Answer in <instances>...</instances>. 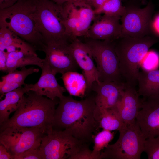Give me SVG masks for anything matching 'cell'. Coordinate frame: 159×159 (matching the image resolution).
<instances>
[{
	"label": "cell",
	"mask_w": 159,
	"mask_h": 159,
	"mask_svg": "<svg viewBox=\"0 0 159 159\" xmlns=\"http://www.w3.org/2000/svg\"><path fill=\"white\" fill-rule=\"evenodd\" d=\"M95 95L78 100L71 95L59 98L55 111L53 129L66 130L73 136L90 144L100 129L95 117Z\"/></svg>",
	"instance_id": "obj_1"
},
{
	"label": "cell",
	"mask_w": 159,
	"mask_h": 159,
	"mask_svg": "<svg viewBox=\"0 0 159 159\" xmlns=\"http://www.w3.org/2000/svg\"><path fill=\"white\" fill-rule=\"evenodd\" d=\"M25 94L26 95H23L13 115L0 125V131L6 129L36 127L46 134L53 128L56 106L59 101L32 91Z\"/></svg>",
	"instance_id": "obj_2"
},
{
	"label": "cell",
	"mask_w": 159,
	"mask_h": 159,
	"mask_svg": "<svg viewBox=\"0 0 159 159\" xmlns=\"http://www.w3.org/2000/svg\"><path fill=\"white\" fill-rule=\"evenodd\" d=\"M36 0H19L0 10V26H4L24 40L36 50L43 51L46 45L32 16Z\"/></svg>",
	"instance_id": "obj_3"
},
{
	"label": "cell",
	"mask_w": 159,
	"mask_h": 159,
	"mask_svg": "<svg viewBox=\"0 0 159 159\" xmlns=\"http://www.w3.org/2000/svg\"><path fill=\"white\" fill-rule=\"evenodd\" d=\"M159 42L150 35L142 37L121 36L115 40L120 73L126 85L136 87L143 59L150 48Z\"/></svg>",
	"instance_id": "obj_4"
},
{
	"label": "cell",
	"mask_w": 159,
	"mask_h": 159,
	"mask_svg": "<svg viewBox=\"0 0 159 159\" xmlns=\"http://www.w3.org/2000/svg\"><path fill=\"white\" fill-rule=\"evenodd\" d=\"M89 145L66 130L53 128L42 137L39 150L42 159H84L91 151Z\"/></svg>",
	"instance_id": "obj_5"
},
{
	"label": "cell",
	"mask_w": 159,
	"mask_h": 159,
	"mask_svg": "<svg viewBox=\"0 0 159 159\" xmlns=\"http://www.w3.org/2000/svg\"><path fill=\"white\" fill-rule=\"evenodd\" d=\"M35 4L33 17L46 44L54 40H72L65 25L63 4L50 0H36Z\"/></svg>",
	"instance_id": "obj_6"
},
{
	"label": "cell",
	"mask_w": 159,
	"mask_h": 159,
	"mask_svg": "<svg viewBox=\"0 0 159 159\" xmlns=\"http://www.w3.org/2000/svg\"><path fill=\"white\" fill-rule=\"evenodd\" d=\"M118 140L102 152L100 159H139L146 139L135 121L125 124L119 131Z\"/></svg>",
	"instance_id": "obj_7"
},
{
	"label": "cell",
	"mask_w": 159,
	"mask_h": 159,
	"mask_svg": "<svg viewBox=\"0 0 159 159\" xmlns=\"http://www.w3.org/2000/svg\"><path fill=\"white\" fill-rule=\"evenodd\" d=\"M82 37L96 63L100 82H125L120 73L119 59L115 49V40Z\"/></svg>",
	"instance_id": "obj_8"
},
{
	"label": "cell",
	"mask_w": 159,
	"mask_h": 159,
	"mask_svg": "<svg viewBox=\"0 0 159 159\" xmlns=\"http://www.w3.org/2000/svg\"><path fill=\"white\" fill-rule=\"evenodd\" d=\"M64 24L72 39L86 37L95 16L94 9L80 0H70L63 4Z\"/></svg>",
	"instance_id": "obj_9"
},
{
	"label": "cell",
	"mask_w": 159,
	"mask_h": 159,
	"mask_svg": "<svg viewBox=\"0 0 159 159\" xmlns=\"http://www.w3.org/2000/svg\"><path fill=\"white\" fill-rule=\"evenodd\" d=\"M70 42L66 39H59L46 43L43 51L45 54L44 59L55 75L69 71L77 72L79 67L73 56Z\"/></svg>",
	"instance_id": "obj_10"
},
{
	"label": "cell",
	"mask_w": 159,
	"mask_h": 159,
	"mask_svg": "<svg viewBox=\"0 0 159 159\" xmlns=\"http://www.w3.org/2000/svg\"><path fill=\"white\" fill-rule=\"evenodd\" d=\"M154 7L150 1L145 7L127 8L121 17L122 36L142 37L150 35Z\"/></svg>",
	"instance_id": "obj_11"
},
{
	"label": "cell",
	"mask_w": 159,
	"mask_h": 159,
	"mask_svg": "<svg viewBox=\"0 0 159 159\" xmlns=\"http://www.w3.org/2000/svg\"><path fill=\"white\" fill-rule=\"evenodd\" d=\"M141 100L136 122L146 139L159 136V94Z\"/></svg>",
	"instance_id": "obj_12"
},
{
	"label": "cell",
	"mask_w": 159,
	"mask_h": 159,
	"mask_svg": "<svg viewBox=\"0 0 159 159\" xmlns=\"http://www.w3.org/2000/svg\"><path fill=\"white\" fill-rule=\"evenodd\" d=\"M70 46L76 62L82 70L87 83L86 94H88L91 91L93 83L100 82L94 59L87 45L79 38L73 39L70 42Z\"/></svg>",
	"instance_id": "obj_13"
},
{
	"label": "cell",
	"mask_w": 159,
	"mask_h": 159,
	"mask_svg": "<svg viewBox=\"0 0 159 159\" xmlns=\"http://www.w3.org/2000/svg\"><path fill=\"white\" fill-rule=\"evenodd\" d=\"M126 86V83L122 82H94L91 91L96 93V106L106 109L116 108L122 100Z\"/></svg>",
	"instance_id": "obj_14"
},
{
	"label": "cell",
	"mask_w": 159,
	"mask_h": 159,
	"mask_svg": "<svg viewBox=\"0 0 159 159\" xmlns=\"http://www.w3.org/2000/svg\"><path fill=\"white\" fill-rule=\"evenodd\" d=\"M121 18L105 14L95 15L86 37L101 40H116L122 36Z\"/></svg>",
	"instance_id": "obj_15"
},
{
	"label": "cell",
	"mask_w": 159,
	"mask_h": 159,
	"mask_svg": "<svg viewBox=\"0 0 159 159\" xmlns=\"http://www.w3.org/2000/svg\"><path fill=\"white\" fill-rule=\"evenodd\" d=\"M38 81L34 84H25L24 87L27 92L32 91L37 94L52 100L61 98L66 91L65 87L59 85L50 67L44 59V64Z\"/></svg>",
	"instance_id": "obj_16"
},
{
	"label": "cell",
	"mask_w": 159,
	"mask_h": 159,
	"mask_svg": "<svg viewBox=\"0 0 159 159\" xmlns=\"http://www.w3.org/2000/svg\"><path fill=\"white\" fill-rule=\"evenodd\" d=\"M135 87L126 85L122 100L117 108L125 124L134 122L141 108V100Z\"/></svg>",
	"instance_id": "obj_17"
},
{
	"label": "cell",
	"mask_w": 159,
	"mask_h": 159,
	"mask_svg": "<svg viewBox=\"0 0 159 159\" xmlns=\"http://www.w3.org/2000/svg\"><path fill=\"white\" fill-rule=\"evenodd\" d=\"M45 134L43 130L38 127L26 128L16 144L8 150L12 159L27 150L39 148Z\"/></svg>",
	"instance_id": "obj_18"
},
{
	"label": "cell",
	"mask_w": 159,
	"mask_h": 159,
	"mask_svg": "<svg viewBox=\"0 0 159 159\" xmlns=\"http://www.w3.org/2000/svg\"><path fill=\"white\" fill-rule=\"evenodd\" d=\"M39 71L38 68L34 67L28 68L25 67L20 70H16L2 77L0 82V98L5 93L22 87L27 76Z\"/></svg>",
	"instance_id": "obj_19"
},
{
	"label": "cell",
	"mask_w": 159,
	"mask_h": 159,
	"mask_svg": "<svg viewBox=\"0 0 159 159\" xmlns=\"http://www.w3.org/2000/svg\"><path fill=\"white\" fill-rule=\"evenodd\" d=\"M44 59L34 54L23 51H16L7 54V73L29 65H36L41 69L44 64Z\"/></svg>",
	"instance_id": "obj_20"
},
{
	"label": "cell",
	"mask_w": 159,
	"mask_h": 159,
	"mask_svg": "<svg viewBox=\"0 0 159 159\" xmlns=\"http://www.w3.org/2000/svg\"><path fill=\"white\" fill-rule=\"evenodd\" d=\"M95 114L99 128L119 131L125 125L116 109L104 108L96 106Z\"/></svg>",
	"instance_id": "obj_21"
},
{
	"label": "cell",
	"mask_w": 159,
	"mask_h": 159,
	"mask_svg": "<svg viewBox=\"0 0 159 159\" xmlns=\"http://www.w3.org/2000/svg\"><path fill=\"white\" fill-rule=\"evenodd\" d=\"M137 81L140 96L146 97L159 94V70L140 71Z\"/></svg>",
	"instance_id": "obj_22"
},
{
	"label": "cell",
	"mask_w": 159,
	"mask_h": 159,
	"mask_svg": "<svg viewBox=\"0 0 159 159\" xmlns=\"http://www.w3.org/2000/svg\"><path fill=\"white\" fill-rule=\"evenodd\" d=\"M26 92L24 87H22L3 95L4 98L0 101V125L7 121L9 118L10 115L17 110Z\"/></svg>",
	"instance_id": "obj_23"
},
{
	"label": "cell",
	"mask_w": 159,
	"mask_h": 159,
	"mask_svg": "<svg viewBox=\"0 0 159 159\" xmlns=\"http://www.w3.org/2000/svg\"><path fill=\"white\" fill-rule=\"evenodd\" d=\"M64 87L70 95L83 98L86 94L87 83L83 74L69 71L62 74Z\"/></svg>",
	"instance_id": "obj_24"
},
{
	"label": "cell",
	"mask_w": 159,
	"mask_h": 159,
	"mask_svg": "<svg viewBox=\"0 0 159 159\" xmlns=\"http://www.w3.org/2000/svg\"><path fill=\"white\" fill-rule=\"evenodd\" d=\"M9 46L17 51L37 54L35 49L27 42L6 28L0 26V50L4 51Z\"/></svg>",
	"instance_id": "obj_25"
},
{
	"label": "cell",
	"mask_w": 159,
	"mask_h": 159,
	"mask_svg": "<svg viewBox=\"0 0 159 159\" xmlns=\"http://www.w3.org/2000/svg\"><path fill=\"white\" fill-rule=\"evenodd\" d=\"M114 136V132L104 129L94 135V145L92 150L93 159H100L102 152L109 144V143L113 139Z\"/></svg>",
	"instance_id": "obj_26"
},
{
	"label": "cell",
	"mask_w": 159,
	"mask_h": 159,
	"mask_svg": "<svg viewBox=\"0 0 159 159\" xmlns=\"http://www.w3.org/2000/svg\"><path fill=\"white\" fill-rule=\"evenodd\" d=\"M126 8L122 6V0H109L94 11L95 15L104 14L121 17L126 12Z\"/></svg>",
	"instance_id": "obj_27"
},
{
	"label": "cell",
	"mask_w": 159,
	"mask_h": 159,
	"mask_svg": "<svg viewBox=\"0 0 159 159\" xmlns=\"http://www.w3.org/2000/svg\"><path fill=\"white\" fill-rule=\"evenodd\" d=\"M140 67L145 71L157 69L159 67L158 54L154 51H148L143 59Z\"/></svg>",
	"instance_id": "obj_28"
},
{
	"label": "cell",
	"mask_w": 159,
	"mask_h": 159,
	"mask_svg": "<svg viewBox=\"0 0 159 159\" xmlns=\"http://www.w3.org/2000/svg\"><path fill=\"white\" fill-rule=\"evenodd\" d=\"M144 151L148 159H159V136L146 138L145 141Z\"/></svg>",
	"instance_id": "obj_29"
},
{
	"label": "cell",
	"mask_w": 159,
	"mask_h": 159,
	"mask_svg": "<svg viewBox=\"0 0 159 159\" xmlns=\"http://www.w3.org/2000/svg\"><path fill=\"white\" fill-rule=\"evenodd\" d=\"M14 159H42L39 148L30 149L14 157Z\"/></svg>",
	"instance_id": "obj_30"
},
{
	"label": "cell",
	"mask_w": 159,
	"mask_h": 159,
	"mask_svg": "<svg viewBox=\"0 0 159 159\" xmlns=\"http://www.w3.org/2000/svg\"><path fill=\"white\" fill-rule=\"evenodd\" d=\"M7 54L4 51L0 50V70L7 72L6 62Z\"/></svg>",
	"instance_id": "obj_31"
},
{
	"label": "cell",
	"mask_w": 159,
	"mask_h": 159,
	"mask_svg": "<svg viewBox=\"0 0 159 159\" xmlns=\"http://www.w3.org/2000/svg\"><path fill=\"white\" fill-rule=\"evenodd\" d=\"M19 0H0V10L9 7Z\"/></svg>",
	"instance_id": "obj_32"
},
{
	"label": "cell",
	"mask_w": 159,
	"mask_h": 159,
	"mask_svg": "<svg viewBox=\"0 0 159 159\" xmlns=\"http://www.w3.org/2000/svg\"><path fill=\"white\" fill-rule=\"evenodd\" d=\"M12 159L10 153L3 145H0V159Z\"/></svg>",
	"instance_id": "obj_33"
},
{
	"label": "cell",
	"mask_w": 159,
	"mask_h": 159,
	"mask_svg": "<svg viewBox=\"0 0 159 159\" xmlns=\"http://www.w3.org/2000/svg\"><path fill=\"white\" fill-rule=\"evenodd\" d=\"M152 24L154 31L159 34V14L155 17Z\"/></svg>",
	"instance_id": "obj_34"
},
{
	"label": "cell",
	"mask_w": 159,
	"mask_h": 159,
	"mask_svg": "<svg viewBox=\"0 0 159 159\" xmlns=\"http://www.w3.org/2000/svg\"><path fill=\"white\" fill-rule=\"evenodd\" d=\"M109 0H95L93 4L92 8L95 10L100 6Z\"/></svg>",
	"instance_id": "obj_35"
},
{
	"label": "cell",
	"mask_w": 159,
	"mask_h": 159,
	"mask_svg": "<svg viewBox=\"0 0 159 159\" xmlns=\"http://www.w3.org/2000/svg\"><path fill=\"white\" fill-rule=\"evenodd\" d=\"M54 2L59 4H63L70 0H50Z\"/></svg>",
	"instance_id": "obj_36"
},
{
	"label": "cell",
	"mask_w": 159,
	"mask_h": 159,
	"mask_svg": "<svg viewBox=\"0 0 159 159\" xmlns=\"http://www.w3.org/2000/svg\"><path fill=\"white\" fill-rule=\"evenodd\" d=\"M90 5L92 8L93 4L95 0H80Z\"/></svg>",
	"instance_id": "obj_37"
}]
</instances>
